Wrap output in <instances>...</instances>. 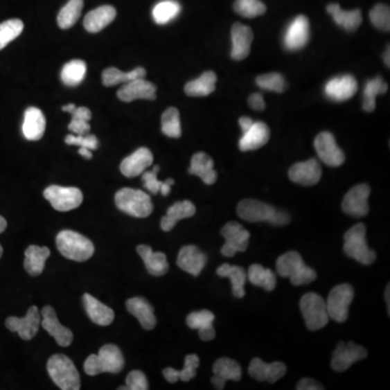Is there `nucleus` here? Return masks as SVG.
<instances>
[{
    "label": "nucleus",
    "mask_w": 390,
    "mask_h": 390,
    "mask_svg": "<svg viewBox=\"0 0 390 390\" xmlns=\"http://www.w3.org/2000/svg\"><path fill=\"white\" fill-rule=\"evenodd\" d=\"M236 211L240 218L249 222H269L274 226H285L291 222V217L286 211H278L257 200H243L238 205Z\"/></svg>",
    "instance_id": "f257e3e1"
},
{
    "label": "nucleus",
    "mask_w": 390,
    "mask_h": 390,
    "mask_svg": "<svg viewBox=\"0 0 390 390\" xmlns=\"http://www.w3.org/2000/svg\"><path fill=\"white\" fill-rule=\"evenodd\" d=\"M125 360L121 349L107 344L100 349L98 355H90L85 361L84 370L89 376L101 373H120L124 369Z\"/></svg>",
    "instance_id": "f03ea898"
},
{
    "label": "nucleus",
    "mask_w": 390,
    "mask_h": 390,
    "mask_svg": "<svg viewBox=\"0 0 390 390\" xmlns=\"http://www.w3.org/2000/svg\"><path fill=\"white\" fill-rule=\"evenodd\" d=\"M276 271L283 278L291 280L293 285H305L317 278V272L303 263L301 254L288 251L278 257L276 260Z\"/></svg>",
    "instance_id": "7ed1b4c3"
},
{
    "label": "nucleus",
    "mask_w": 390,
    "mask_h": 390,
    "mask_svg": "<svg viewBox=\"0 0 390 390\" xmlns=\"http://www.w3.org/2000/svg\"><path fill=\"white\" fill-rule=\"evenodd\" d=\"M57 249L65 258L74 261H86L95 253L94 244L86 236L72 230H64L55 239Z\"/></svg>",
    "instance_id": "20e7f679"
},
{
    "label": "nucleus",
    "mask_w": 390,
    "mask_h": 390,
    "mask_svg": "<svg viewBox=\"0 0 390 390\" xmlns=\"http://www.w3.org/2000/svg\"><path fill=\"white\" fill-rule=\"evenodd\" d=\"M47 370L53 383L60 389H80V378L78 369L67 355H53L48 360Z\"/></svg>",
    "instance_id": "39448f33"
},
{
    "label": "nucleus",
    "mask_w": 390,
    "mask_h": 390,
    "mask_svg": "<svg viewBox=\"0 0 390 390\" xmlns=\"http://www.w3.org/2000/svg\"><path fill=\"white\" fill-rule=\"evenodd\" d=\"M344 251L347 256L366 266L375 261L376 253L366 243V228L364 224H355L346 232L344 236Z\"/></svg>",
    "instance_id": "423d86ee"
},
{
    "label": "nucleus",
    "mask_w": 390,
    "mask_h": 390,
    "mask_svg": "<svg viewBox=\"0 0 390 390\" xmlns=\"http://www.w3.org/2000/svg\"><path fill=\"white\" fill-rule=\"evenodd\" d=\"M117 209L130 216L145 218L153 211L151 197L141 190L124 188L115 194Z\"/></svg>",
    "instance_id": "0eeeda50"
},
{
    "label": "nucleus",
    "mask_w": 390,
    "mask_h": 390,
    "mask_svg": "<svg viewBox=\"0 0 390 390\" xmlns=\"http://www.w3.org/2000/svg\"><path fill=\"white\" fill-rule=\"evenodd\" d=\"M299 308L308 330H318L328 323L330 317L326 301L318 294L308 293L303 295L299 303Z\"/></svg>",
    "instance_id": "6e6552de"
},
{
    "label": "nucleus",
    "mask_w": 390,
    "mask_h": 390,
    "mask_svg": "<svg viewBox=\"0 0 390 390\" xmlns=\"http://www.w3.org/2000/svg\"><path fill=\"white\" fill-rule=\"evenodd\" d=\"M355 291L349 284H339L330 291L326 303L328 317L338 323H343L348 318L349 306L353 303Z\"/></svg>",
    "instance_id": "1a4fd4ad"
},
{
    "label": "nucleus",
    "mask_w": 390,
    "mask_h": 390,
    "mask_svg": "<svg viewBox=\"0 0 390 390\" xmlns=\"http://www.w3.org/2000/svg\"><path fill=\"white\" fill-rule=\"evenodd\" d=\"M44 197L55 211H70L82 203V193L75 186H50L44 191Z\"/></svg>",
    "instance_id": "9d476101"
},
{
    "label": "nucleus",
    "mask_w": 390,
    "mask_h": 390,
    "mask_svg": "<svg viewBox=\"0 0 390 390\" xmlns=\"http://www.w3.org/2000/svg\"><path fill=\"white\" fill-rule=\"evenodd\" d=\"M222 236L224 238L222 254L226 257H233L236 253L245 251L249 247V232L241 224L229 222L222 229Z\"/></svg>",
    "instance_id": "9b49d317"
},
{
    "label": "nucleus",
    "mask_w": 390,
    "mask_h": 390,
    "mask_svg": "<svg viewBox=\"0 0 390 390\" xmlns=\"http://www.w3.org/2000/svg\"><path fill=\"white\" fill-rule=\"evenodd\" d=\"M370 193L371 188L366 184H357L351 188L342 203L344 213L355 218L366 216L370 211L368 202Z\"/></svg>",
    "instance_id": "f8f14e48"
},
{
    "label": "nucleus",
    "mask_w": 390,
    "mask_h": 390,
    "mask_svg": "<svg viewBox=\"0 0 390 390\" xmlns=\"http://www.w3.org/2000/svg\"><path fill=\"white\" fill-rule=\"evenodd\" d=\"M366 355L368 351L363 348L362 346L355 345L353 342L351 343L341 342L333 351L330 366L336 372H345L353 366V363L366 358Z\"/></svg>",
    "instance_id": "ddd939ff"
},
{
    "label": "nucleus",
    "mask_w": 390,
    "mask_h": 390,
    "mask_svg": "<svg viewBox=\"0 0 390 390\" xmlns=\"http://www.w3.org/2000/svg\"><path fill=\"white\" fill-rule=\"evenodd\" d=\"M42 323V314L37 307L32 306L28 308V313L24 318L9 317L6 320V326L11 332H17L24 341H30L35 337Z\"/></svg>",
    "instance_id": "4468645a"
},
{
    "label": "nucleus",
    "mask_w": 390,
    "mask_h": 390,
    "mask_svg": "<svg viewBox=\"0 0 390 390\" xmlns=\"http://www.w3.org/2000/svg\"><path fill=\"white\" fill-rule=\"evenodd\" d=\"M314 148L322 162L330 167H339L345 162L343 150L338 147L335 137L328 132H322L314 139Z\"/></svg>",
    "instance_id": "2eb2a0df"
},
{
    "label": "nucleus",
    "mask_w": 390,
    "mask_h": 390,
    "mask_svg": "<svg viewBox=\"0 0 390 390\" xmlns=\"http://www.w3.org/2000/svg\"><path fill=\"white\" fill-rule=\"evenodd\" d=\"M310 36V25L305 15L296 17L288 25L284 35V47L290 51H297L307 45Z\"/></svg>",
    "instance_id": "dca6fc26"
},
{
    "label": "nucleus",
    "mask_w": 390,
    "mask_h": 390,
    "mask_svg": "<svg viewBox=\"0 0 390 390\" xmlns=\"http://www.w3.org/2000/svg\"><path fill=\"white\" fill-rule=\"evenodd\" d=\"M42 323L40 326L44 330H47L50 335L55 338L57 345L61 347H67L70 346L73 342L72 330L63 326L60 323V321L57 319V313L55 309L51 306H45L42 308Z\"/></svg>",
    "instance_id": "f3484780"
},
{
    "label": "nucleus",
    "mask_w": 390,
    "mask_h": 390,
    "mask_svg": "<svg viewBox=\"0 0 390 390\" xmlns=\"http://www.w3.org/2000/svg\"><path fill=\"white\" fill-rule=\"evenodd\" d=\"M358 90V82L353 75H342L332 78L326 82L324 87L326 97L328 99L342 103L353 98Z\"/></svg>",
    "instance_id": "a211bd4d"
},
{
    "label": "nucleus",
    "mask_w": 390,
    "mask_h": 390,
    "mask_svg": "<svg viewBox=\"0 0 390 390\" xmlns=\"http://www.w3.org/2000/svg\"><path fill=\"white\" fill-rule=\"evenodd\" d=\"M117 97L124 103H132L134 100L157 99V86L144 78L132 80L124 84L117 91Z\"/></svg>",
    "instance_id": "6ab92c4d"
},
{
    "label": "nucleus",
    "mask_w": 390,
    "mask_h": 390,
    "mask_svg": "<svg viewBox=\"0 0 390 390\" xmlns=\"http://www.w3.org/2000/svg\"><path fill=\"white\" fill-rule=\"evenodd\" d=\"M322 176V168L317 159H311L306 162L296 163L288 170L292 181L301 186H311L318 184Z\"/></svg>",
    "instance_id": "aec40b11"
},
{
    "label": "nucleus",
    "mask_w": 390,
    "mask_h": 390,
    "mask_svg": "<svg viewBox=\"0 0 390 390\" xmlns=\"http://www.w3.org/2000/svg\"><path fill=\"white\" fill-rule=\"evenodd\" d=\"M249 375L259 382L276 383L281 380L286 373V366L283 362L276 361L274 363H266L259 358L251 360L249 368Z\"/></svg>",
    "instance_id": "412c9836"
},
{
    "label": "nucleus",
    "mask_w": 390,
    "mask_h": 390,
    "mask_svg": "<svg viewBox=\"0 0 390 390\" xmlns=\"http://www.w3.org/2000/svg\"><path fill=\"white\" fill-rule=\"evenodd\" d=\"M206 264V254L203 253L199 247L194 245L182 247L177 258L178 267L194 276H199Z\"/></svg>",
    "instance_id": "4be33fe9"
},
{
    "label": "nucleus",
    "mask_w": 390,
    "mask_h": 390,
    "mask_svg": "<svg viewBox=\"0 0 390 390\" xmlns=\"http://www.w3.org/2000/svg\"><path fill=\"white\" fill-rule=\"evenodd\" d=\"M213 373L214 378H211V383L219 390L224 389L228 380L239 382L242 378L241 366L230 358L218 359L213 366Z\"/></svg>",
    "instance_id": "5701e85b"
},
{
    "label": "nucleus",
    "mask_w": 390,
    "mask_h": 390,
    "mask_svg": "<svg viewBox=\"0 0 390 390\" xmlns=\"http://www.w3.org/2000/svg\"><path fill=\"white\" fill-rule=\"evenodd\" d=\"M153 164V154L147 148H140L132 155L123 159L121 172L127 178H134L143 174Z\"/></svg>",
    "instance_id": "b1692460"
},
{
    "label": "nucleus",
    "mask_w": 390,
    "mask_h": 390,
    "mask_svg": "<svg viewBox=\"0 0 390 390\" xmlns=\"http://www.w3.org/2000/svg\"><path fill=\"white\" fill-rule=\"evenodd\" d=\"M232 50L231 57L233 60L241 61L249 57L251 45L253 42V30L249 26L236 23L231 30Z\"/></svg>",
    "instance_id": "393cba45"
},
{
    "label": "nucleus",
    "mask_w": 390,
    "mask_h": 390,
    "mask_svg": "<svg viewBox=\"0 0 390 390\" xmlns=\"http://www.w3.org/2000/svg\"><path fill=\"white\" fill-rule=\"evenodd\" d=\"M270 139V130L265 123L254 122L253 126L244 132L239 142L241 151H253L264 147Z\"/></svg>",
    "instance_id": "a878e982"
},
{
    "label": "nucleus",
    "mask_w": 390,
    "mask_h": 390,
    "mask_svg": "<svg viewBox=\"0 0 390 390\" xmlns=\"http://www.w3.org/2000/svg\"><path fill=\"white\" fill-rule=\"evenodd\" d=\"M127 310L139 320L144 330H153L157 326L154 309L151 303L143 297H134L126 301Z\"/></svg>",
    "instance_id": "bb28decb"
},
{
    "label": "nucleus",
    "mask_w": 390,
    "mask_h": 390,
    "mask_svg": "<svg viewBox=\"0 0 390 390\" xmlns=\"http://www.w3.org/2000/svg\"><path fill=\"white\" fill-rule=\"evenodd\" d=\"M215 320V314L209 310L197 311L190 313L186 317V324L190 328L199 330L200 338L202 341L209 342L214 339L216 336L213 322Z\"/></svg>",
    "instance_id": "cd10ccee"
},
{
    "label": "nucleus",
    "mask_w": 390,
    "mask_h": 390,
    "mask_svg": "<svg viewBox=\"0 0 390 390\" xmlns=\"http://www.w3.org/2000/svg\"><path fill=\"white\" fill-rule=\"evenodd\" d=\"M22 130L24 137L30 141L42 139L45 134L46 120L39 109L32 107L25 111Z\"/></svg>",
    "instance_id": "c85d7f7f"
},
{
    "label": "nucleus",
    "mask_w": 390,
    "mask_h": 390,
    "mask_svg": "<svg viewBox=\"0 0 390 390\" xmlns=\"http://www.w3.org/2000/svg\"><path fill=\"white\" fill-rule=\"evenodd\" d=\"M82 303L87 312L88 317L98 326H107L114 320V311L109 307L103 305L90 294L82 296Z\"/></svg>",
    "instance_id": "c756f323"
},
{
    "label": "nucleus",
    "mask_w": 390,
    "mask_h": 390,
    "mask_svg": "<svg viewBox=\"0 0 390 390\" xmlns=\"http://www.w3.org/2000/svg\"><path fill=\"white\" fill-rule=\"evenodd\" d=\"M189 174L199 176L203 182L209 186L214 184L218 177L214 169V161L204 152H199L192 157Z\"/></svg>",
    "instance_id": "7c9ffc66"
},
{
    "label": "nucleus",
    "mask_w": 390,
    "mask_h": 390,
    "mask_svg": "<svg viewBox=\"0 0 390 390\" xmlns=\"http://www.w3.org/2000/svg\"><path fill=\"white\" fill-rule=\"evenodd\" d=\"M116 18V9L112 6H103L90 11L85 17L84 26L89 33L101 32Z\"/></svg>",
    "instance_id": "2f4dec72"
},
{
    "label": "nucleus",
    "mask_w": 390,
    "mask_h": 390,
    "mask_svg": "<svg viewBox=\"0 0 390 390\" xmlns=\"http://www.w3.org/2000/svg\"><path fill=\"white\" fill-rule=\"evenodd\" d=\"M138 254L144 261L148 272L152 276H164L169 269L168 261L164 253H155L152 251L149 245H139L137 247Z\"/></svg>",
    "instance_id": "473e14b6"
},
{
    "label": "nucleus",
    "mask_w": 390,
    "mask_h": 390,
    "mask_svg": "<svg viewBox=\"0 0 390 390\" xmlns=\"http://www.w3.org/2000/svg\"><path fill=\"white\" fill-rule=\"evenodd\" d=\"M195 211H197V209L192 202H177L172 206L167 209L166 215L161 220V228L164 231H170L176 226L177 222H180L181 219L194 216Z\"/></svg>",
    "instance_id": "72a5a7b5"
},
{
    "label": "nucleus",
    "mask_w": 390,
    "mask_h": 390,
    "mask_svg": "<svg viewBox=\"0 0 390 390\" xmlns=\"http://www.w3.org/2000/svg\"><path fill=\"white\" fill-rule=\"evenodd\" d=\"M326 11L332 15L336 24L339 25L347 32H353L362 24V15L358 9L346 11L343 10L338 3H330L326 8Z\"/></svg>",
    "instance_id": "f704fd0d"
},
{
    "label": "nucleus",
    "mask_w": 390,
    "mask_h": 390,
    "mask_svg": "<svg viewBox=\"0 0 390 390\" xmlns=\"http://www.w3.org/2000/svg\"><path fill=\"white\" fill-rule=\"evenodd\" d=\"M49 256L50 249L48 247L30 245L25 251V270L30 276H39L45 269L46 260L49 258Z\"/></svg>",
    "instance_id": "c9c22d12"
},
{
    "label": "nucleus",
    "mask_w": 390,
    "mask_h": 390,
    "mask_svg": "<svg viewBox=\"0 0 390 390\" xmlns=\"http://www.w3.org/2000/svg\"><path fill=\"white\" fill-rule=\"evenodd\" d=\"M217 75L211 71L203 73L197 80L184 86V92L189 97H206L216 89Z\"/></svg>",
    "instance_id": "e433bc0d"
},
{
    "label": "nucleus",
    "mask_w": 390,
    "mask_h": 390,
    "mask_svg": "<svg viewBox=\"0 0 390 390\" xmlns=\"http://www.w3.org/2000/svg\"><path fill=\"white\" fill-rule=\"evenodd\" d=\"M217 274L222 278H229L232 283V293L236 299L245 296L244 285L247 283V274L242 267L224 264L217 269Z\"/></svg>",
    "instance_id": "4c0bfd02"
},
{
    "label": "nucleus",
    "mask_w": 390,
    "mask_h": 390,
    "mask_svg": "<svg viewBox=\"0 0 390 390\" xmlns=\"http://www.w3.org/2000/svg\"><path fill=\"white\" fill-rule=\"evenodd\" d=\"M200 366V358L197 355H186L184 366L181 371L172 368H166L163 371V375L169 383H176L178 380L189 382L197 375V369Z\"/></svg>",
    "instance_id": "58836bf2"
},
{
    "label": "nucleus",
    "mask_w": 390,
    "mask_h": 390,
    "mask_svg": "<svg viewBox=\"0 0 390 390\" xmlns=\"http://www.w3.org/2000/svg\"><path fill=\"white\" fill-rule=\"evenodd\" d=\"M147 71L143 67H137L132 72H122L116 67H109L103 73V82L107 87H112L120 84H127L138 78H144Z\"/></svg>",
    "instance_id": "ea45409f"
},
{
    "label": "nucleus",
    "mask_w": 390,
    "mask_h": 390,
    "mask_svg": "<svg viewBox=\"0 0 390 390\" xmlns=\"http://www.w3.org/2000/svg\"><path fill=\"white\" fill-rule=\"evenodd\" d=\"M247 278L253 285L265 288L266 291H274L276 288V274L270 269L265 268L261 265H251L247 272Z\"/></svg>",
    "instance_id": "a19ab883"
},
{
    "label": "nucleus",
    "mask_w": 390,
    "mask_h": 390,
    "mask_svg": "<svg viewBox=\"0 0 390 390\" xmlns=\"http://www.w3.org/2000/svg\"><path fill=\"white\" fill-rule=\"evenodd\" d=\"M387 89L388 85L380 76L368 80L363 91V109L366 112H373L375 109V98L387 92Z\"/></svg>",
    "instance_id": "79ce46f5"
},
{
    "label": "nucleus",
    "mask_w": 390,
    "mask_h": 390,
    "mask_svg": "<svg viewBox=\"0 0 390 390\" xmlns=\"http://www.w3.org/2000/svg\"><path fill=\"white\" fill-rule=\"evenodd\" d=\"M86 72H87V64L85 61H70L63 67L61 80L69 87H76L84 80Z\"/></svg>",
    "instance_id": "37998d69"
},
{
    "label": "nucleus",
    "mask_w": 390,
    "mask_h": 390,
    "mask_svg": "<svg viewBox=\"0 0 390 390\" xmlns=\"http://www.w3.org/2000/svg\"><path fill=\"white\" fill-rule=\"evenodd\" d=\"M84 0H70L57 15V25L63 30L72 28L82 15Z\"/></svg>",
    "instance_id": "c03bdc74"
},
{
    "label": "nucleus",
    "mask_w": 390,
    "mask_h": 390,
    "mask_svg": "<svg viewBox=\"0 0 390 390\" xmlns=\"http://www.w3.org/2000/svg\"><path fill=\"white\" fill-rule=\"evenodd\" d=\"M180 11L181 7L179 3L175 0H163L153 8L152 15L157 24L164 25L176 19Z\"/></svg>",
    "instance_id": "a18cd8bd"
},
{
    "label": "nucleus",
    "mask_w": 390,
    "mask_h": 390,
    "mask_svg": "<svg viewBox=\"0 0 390 390\" xmlns=\"http://www.w3.org/2000/svg\"><path fill=\"white\" fill-rule=\"evenodd\" d=\"M159 172V166H155L152 169L151 172H144L142 174V180H143L144 188L149 190L152 194H157L159 192L162 195L167 197L170 193L172 186H174L175 180L169 178L166 181L162 182L157 179V172Z\"/></svg>",
    "instance_id": "49530a36"
},
{
    "label": "nucleus",
    "mask_w": 390,
    "mask_h": 390,
    "mask_svg": "<svg viewBox=\"0 0 390 390\" xmlns=\"http://www.w3.org/2000/svg\"><path fill=\"white\" fill-rule=\"evenodd\" d=\"M72 121L69 125V130L76 136H84L90 132L89 121L91 120V112L87 107H75L72 113Z\"/></svg>",
    "instance_id": "de8ad7c7"
},
{
    "label": "nucleus",
    "mask_w": 390,
    "mask_h": 390,
    "mask_svg": "<svg viewBox=\"0 0 390 390\" xmlns=\"http://www.w3.org/2000/svg\"><path fill=\"white\" fill-rule=\"evenodd\" d=\"M162 132L169 138L181 137L179 111L176 107H169L162 115Z\"/></svg>",
    "instance_id": "09e8293b"
},
{
    "label": "nucleus",
    "mask_w": 390,
    "mask_h": 390,
    "mask_svg": "<svg viewBox=\"0 0 390 390\" xmlns=\"http://www.w3.org/2000/svg\"><path fill=\"white\" fill-rule=\"evenodd\" d=\"M24 24L19 19H11L0 24V50L7 47L11 42L22 34Z\"/></svg>",
    "instance_id": "8fccbe9b"
},
{
    "label": "nucleus",
    "mask_w": 390,
    "mask_h": 390,
    "mask_svg": "<svg viewBox=\"0 0 390 390\" xmlns=\"http://www.w3.org/2000/svg\"><path fill=\"white\" fill-rule=\"evenodd\" d=\"M234 10L244 18L253 19L265 15L267 7L260 0H236Z\"/></svg>",
    "instance_id": "3c124183"
},
{
    "label": "nucleus",
    "mask_w": 390,
    "mask_h": 390,
    "mask_svg": "<svg viewBox=\"0 0 390 390\" xmlns=\"http://www.w3.org/2000/svg\"><path fill=\"white\" fill-rule=\"evenodd\" d=\"M256 84L258 85L261 89L278 92V94L283 92L286 88L285 80L278 73H269V74L260 75V76L256 78Z\"/></svg>",
    "instance_id": "603ef678"
},
{
    "label": "nucleus",
    "mask_w": 390,
    "mask_h": 390,
    "mask_svg": "<svg viewBox=\"0 0 390 390\" xmlns=\"http://www.w3.org/2000/svg\"><path fill=\"white\" fill-rule=\"evenodd\" d=\"M370 19L372 24L378 30L389 32L390 30V10L386 5H376L370 12Z\"/></svg>",
    "instance_id": "864d4df0"
},
{
    "label": "nucleus",
    "mask_w": 390,
    "mask_h": 390,
    "mask_svg": "<svg viewBox=\"0 0 390 390\" xmlns=\"http://www.w3.org/2000/svg\"><path fill=\"white\" fill-rule=\"evenodd\" d=\"M65 143L69 145H78L80 148H87V149L97 150L99 147V141L95 134H84V136H74L69 134L65 138Z\"/></svg>",
    "instance_id": "5fc2aeb1"
},
{
    "label": "nucleus",
    "mask_w": 390,
    "mask_h": 390,
    "mask_svg": "<svg viewBox=\"0 0 390 390\" xmlns=\"http://www.w3.org/2000/svg\"><path fill=\"white\" fill-rule=\"evenodd\" d=\"M127 389L130 390H147L149 389L147 376L141 371L134 370L127 375Z\"/></svg>",
    "instance_id": "6e6d98bb"
},
{
    "label": "nucleus",
    "mask_w": 390,
    "mask_h": 390,
    "mask_svg": "<svg viewBox=\"0 0 390 390\" xmlns=\"http://www.w3.org/2000/svg\"><path fill=\"white\" fill-rule=\"evenodd\" d=\"M249 105L255 111H264L266 109V103L261 94H253L249 96Z\"/></svg>",
    "instance_id": "4d7b16f0"
},
{
    "label": "nucleus",
    "mask_w": 390,
    "mask_h": 390,
    "mask_svg": "<svg viewBox=\"0 0 390 390\" xmlns=\"http://www.w3.org/2000/svg\"><path fill=\"white\" fill-rule=\"evenodd\" d=\"M296 388L299 390L324 389L323 386H321L320 384L317 383L316 380L309 378H303V380H299V383L297 384V387Z\"/></svg>",
    "instance_id": "13d9d810"
},
{
    "label": "nucleus",
    "mask_w": 390,
    "mask_h": 390,
    "mask_svg": "<svg viewBox=\"0 0 390 390\" xmlns=\"http://www.w3.org/2000/svg\"><path fill=\"white\" fill-rule=\"evenodd\" d=\"M239 124L240 126H241L242 132H243L244 134V132H247V130L253 126L254 121L251 120V118H249V117L243 116L240 118Z\"/></svg>",
    "instance_id": "bf43d9fd"
},
{
    "label": "nucleus",
    "mask_w": 390,
    "mask_h": 390,
    "mask_svg": "<svg viewBox=\"0 0 390 390\" xmlns=\"http://www.w3.org/2000/svg\"><path fill=\"white\" fill-rule=\"evenodd\" d=\"M78 153H80L82 157H84L85 159H92L91 150L87 149V148H80V149L78 150Z\"/></svg>",
    "instance_id": "052dcab7"
},
{
    "label": "nucleus",
    "mask_w": 390,
    "mask_h": 390,
    "mask_svg": "<svg viewBox=\"0 0 390 390\" xmlns=\"http://www.w3.org/2000/svg\"><path fill=\"white\" fill-rule=\"evenodd\" d=\"M7 228V222L3 216H0V233H3Z\"/></svg>",
    "instance_id": "680f3d73"
},
{
    "label": "nucleus",
    "mask_w": 390,
    "mask_h": 390,
    "mask_svg": "<svg viewBox=\"0 0 390 390\" xmlns=\"http://www.w3.org/2000/svg\"><path fill=\"white\" fill-rule=\"evenodd\" d=\"M389 46H388L387 49H386L385 53H384V62H385L386 67H389Z\"/></svg>",
    "instance_id": "e2e57ef3"
},
{
    "label": "nucleus",
    "mask_w": 390,
    "mask_h": 390,
    "mask_svg": "<svg viewBox=\"0 0 390 390\" xmlns=\"http://www.w3.org/2000/svg\"><path fill=\"white\" fill-rule=\"evenodd\" d=\"M75 107H76V105H72V103H71V105H64V107H62V109L63 111H64V112L72 113L73 111H74Z\"/></svg>",
    "instance_id": "0e129e2a"
},
{
    "label": "nucleus",
    "mask_w": 390,
    "mask_h": 390,
    "mask_svg": "<svg viewBox=\"0 0 390 390\" xmlns=\"http://www.w3.org/2000/svg\"><path fill=\"white\" fill-rule=\"evenodd\" d=\"M386 299H387L388 312H389V285L387 286V290H386Z\"/></svg>",
    "instance_id": "69168bd1"
},
{
    "label": "nucleus",
    "mask_w": 390,
    "mask_h": 390,
    "mask_svg": "<svg viewBox=\"0 0 390 390\" xmlns=\"http://www.w3.org/2000/svg\"><path fill=\"white\" fill-rule=\"evenodd\" d=\"M3 247L0 245V258H1V256H3Z\"/></svg>",
    "instance_id": "338daca9"
}]
</instances>
